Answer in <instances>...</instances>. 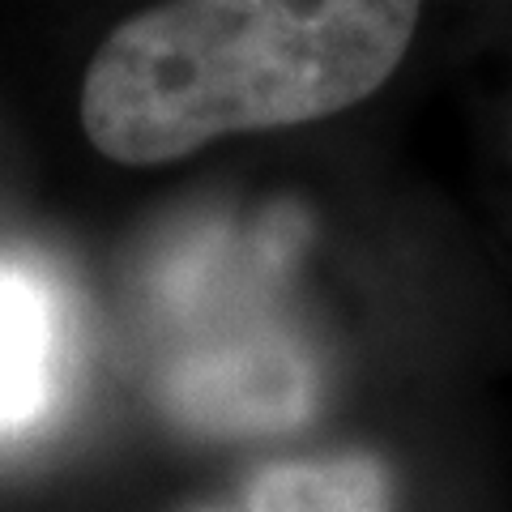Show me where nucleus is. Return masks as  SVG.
<instances>
[{
	"label": "nucleus",
	"instance_id": "4",
	"mask_svg": "<svg viewBox=\"0 0 512 512\" xmlns=\"http://www.w3.org/2000/svg\"><path fill=\"white\" fill-rule=\"evenodd\" d=\"M389 491L372 461H299L256 478L252 512H384Z\"/></svg>",
	"mask_w": 512,
	"mask_h": 512
},
{
	"label": "nucleus",
	"instance_id": "1",
	"mask_svg": "<svg viewBox=\"0 0 512 512\" xmlns=\"http://www.w3.org/2000/svg\"><path fill=\"white\" fill-rule=\"evenodd\" d=\"M414 22L419 0H167L99 47L86 133L120 163H163L329 116L393 73Z\"/></svg>",
	"mask_w": 512,
	"mask_h": 512
},
{
	"label": "nucleus",
	"instance_id": "2",
	"mask_svg": "<svg viewBox=\"0 0 512 512\" xmlns=\"http://www.w3.org/2000/svg\"><path fill=\"white\" fill-rule=\"evenodd\" d=\"M299 239L295 210H269L252 227L197 222L154 256L146 291L171 342L163 397L180 423L252 436L312 414V359L265 308Z\"/></svg>",
	"mask_w": 512,
	"mask_h": 512
},
{
	"label": "nucleus",
	"instance_id": "3",
	"mask_svg": "<svg viewBox=\"0 0 512 512\" xmlns=\"http://www.w3.org/2000/svg\"><path fill=\"white\" fill-rule=\"evenodd\" d=\"M73 359L77 316L64 278L35 252L0 248V448L60 419Z\"/></svg>",
	"mask_w": 512,
	"mask_h": 512
}]
</instances>
